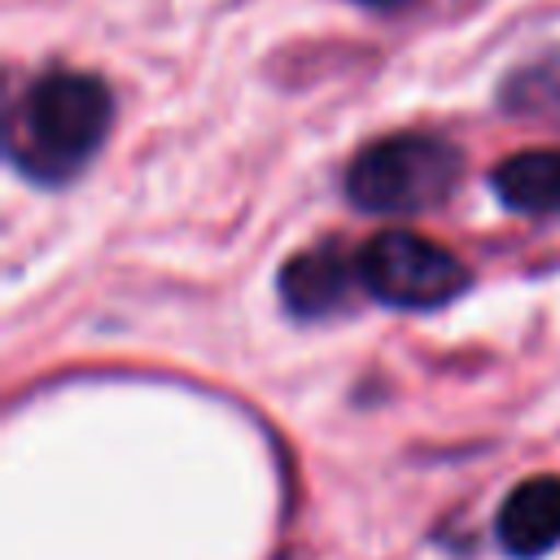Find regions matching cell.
Returning a JSON list of instances; mask_svg holds the SVG:
<instances>
[{
    "label": "cell",
    "instance_id": "obj_1",
    "mask_svg": "<svg viewBox=\"0 0 560 560\" xmlns=\"http://www.w3.org/2000/svg\"><path fill=\"white\" fill-rule=\"evenodd\" d=\"M114 96L96 74L48 70L9 109L4 153L35 184L74 179L109 136Z\"/></svg>",
    "mask_w": 560,
    "mask_h": 560
},
{
    "label": "cell",
    "instance_id": "obj_2",
    "mask_svg": "<svg viewBox=\"0 0 560 560\" xmlns=\"http://www.w3.org/2000/svg\"><path fill=\"white\" fill-rule=\"evenodd\" d=\"M459 149L433 131H398L368 144L346 171V197L363 214H420L459 179Z\"/></svg>",
    "mask_w": 560,
    "mask_h": 560
},
{
    "label": "cell",
    "instance_id": "obj_3",
    "mask_svg": "<svg viewBox=\"0 0 560 560\" xmlns=\"http://www.w3.org/2000/svg\"><path fill=\"white\" fill-rule=\"evenodd\" d=\"M354 267H359V289H368L376 302L398 311H438L472 284L468 267L451 249L416 232L372 236L359 249Z\"/></svg>",
    "mask_w": 560,
    "mask_h": 560
},
{
    "label": "cell",
    "instance_id": "obj_4",
    "mask_svg": "<svg viewBox=\"0 0 560 560\" xmlns=\"http://www.w3.org/2000/svg\"><path fill=\"white\" fill-rule=\"evenodd\" d=\"M359 284V267L337 254L332 245L302 249L280 271V298L298 319H328L350 302V289Z\"/></svg>",
    "mask_w": 560,
    "mask_h": 560
},
{
    "label": "cell",
    "instance_id": "obj_5",
    "mask_svg": "<svg viewBox=\"0 0 560 560\" xmlns=\"http://www.w3.org/2000/svg\"><path fill=\"white\" fill-rule=\"evenodd\" d=\"M494 534H499L503 551L516 560H534V556H547L551 547H560V477L542 472V477L521 481L503 499Z\"/></svg>",
    "mask_w": 560,
    "mask_h": 560
},
{
    "label": "cell",
    "instance_id": "obj_6",
    "mask_svg": "<svg viewBox=\"0 0 560 560\" xmlns=\"http://www.w3.org/2000/svg\"><path fill=\"white\" fill-rule=\"evenodd\" d=\"M494 197L516 214H560V149H525L494 166Z\"/></svg>",
    "mask_w": 560,
    "mask_h": 560
},
{
    "label": "cell",
    "instance_id": "obj_7",
    "mask_svg": "<svg viewBox=\"0 0 560 560\" xmlns=\"http://www.w3.org/2000/svg\"><path fill=\"white\" fill-rule=\"evenodd\" d=\"M354 4H363V9H372V13H398V9H407L411 0H354Z\"/></svg>",
    "mask_w": 560,
    "mask_h": 560
}]
</instances>
